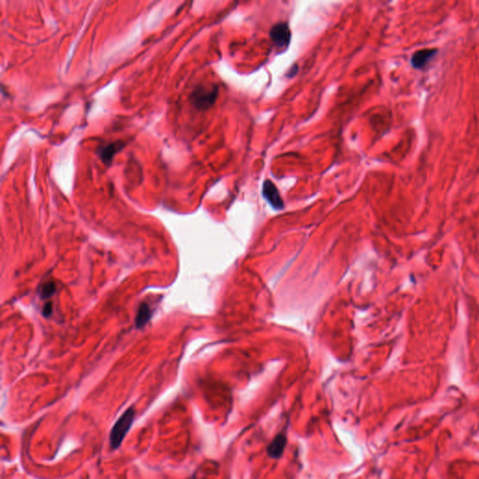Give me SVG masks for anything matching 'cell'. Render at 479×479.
Returning a JSON list of instances; mask_svg holds the SVG:
<instances>
[{
    "mask_svg": "<svg viewBox=\"0 0 479 479\" xmlns=\"http://www.w3.org/2000/svg\"><path fill=\"white\" fill-rule=\"evenodd\" d=\"M135 417V410L134 408L130 407L127 409L125 413L116 421V424L112 427L110 435V447L112 449H117L121 446L122 442L125 439L128 430H130Z\"/></svg>",
    "mask_w": 479,
    "mask_h": 479,
    "instance_id": "cell-1",
    "label": "cell"
},
{
    "mask_svg": "<svg viewBox=\"0 0 479 479\" xmlns=\"http://www.w3.org/2000/svg\"><path fill=\"white\" fill-rule=\"evenodd\" d=\"M217 95H218L217 86L199 85L194 89L192 94L190 95V102L198 110H208L215 104V100L217 99Z\"/></svg>",
    "mask_w": 479,
    "mask_h": 479,
    "instance_id": "cell-2",
    "label": "cell"
},
{
    "mask_svg": "<svg viewBox=\"0 0 479 479\" xmlns=\"http://www.w3.org/2000/svg\"><path fill=\"white\" fill-rule=\"evenodd\" d=\"M270 37L273 44L279 48H287L290 43L291 33L286 22H279L270 29Z\"/></svg>",
    "mask_w": 479,
    "mask_h": 479,
    "instance_id": "cell-3",
    "label": "cell"
},
{
    "mask_svg": "<svg viewBox=\"0 0 479 479\" xmlns=\"http://www.w3.org/2000/svg\"><path fill=\"white\" fill-rule=\"evenodd\" d=\"M287 446V432L286 431L278 432L267 446V456L271 460L281 459Z\"/></svg>",
    "mask_w": 479,
    "mask_h": 479,
    "instance_id": "cell-4",
    "label": "cell"
},
{
    "mask_svg": "<svg viewBox=\"0 0 479 479\" xmlns=\"http://www.w3.org/2000/svg\"><path fill=\"white\" fill-rule=\"evenodd\" d=\"M262 194L265 199L271 205L272 208L276 210H282L284 208V201L282 199L281 195L276 186L270 182V180H266L263 184Z\"/></svg>",
    "mask_w": 479,
    "mask_h": 479,
    "instance_id": "cell-5",
    "label": "cell"
},
{
    "mask_svg": "<svg viewBox=\"0 0 479 479\" xmlns=\"http://www.w3.org/2000/svg\"><path fill=\"white\" fill-rule=\"evenodd\" d=\"M126 146V143L122 141H117L116 143L106 144L102 148L99 149V155L100 159L105 165L110 166L115 155Z\"/></svg>",
    "mask_w": 479,
    "mask_h": 479,
    "instance_id": "cell-6",
    "label": "cell"
},
{
    "mask_svg": "<svg viewBox=\"0 0 479 479\" xmlns=\"http://www.w3.org/2000/svg\"><path fill=\"white\" fill-rule=\"evenodd\" d=\"M436 54V49H423L418 51L412 56L411 64L415 69L422 70L429 64V62L435 57Z\"/></svg>",
    "mask_w": 479,
    "mask_h": 479,
    "instance_id": "cell-7",
    "label": "cell"
},
{
    "mask_svg": "<svg viewBox=\"0 0 479 479\" xmlns=\"http://www.w3.org/2000/svg\"><path fill=\"white\" fill-rule=\"evenodd\" d=\"M151 318V310L146 303H142L136 316V326L137 328H143Z\"/></svg>",
    "mask_w": 479,
    "mask_h": 479,
    "instance_id": "cell-8",
    "label": "cell"
},
{
    "mask_svg": "<svg viewBox=\"0 0 479 479\" xmlns=\"http://www.w3.org/2000/svg\"><path fill=\"white\" fill-rule=\"evenodd\" d=\"M55 289H56V287H55V284L54 282L46 283L40 289V297L42 299H48V298L52 297L55 294Z\"/></svg>",
    "mask_w": 479,
    "mask_h": 479,
    "instance_id": "cell-9",
    "label": "cell"
},
{
    "mask_svg": "<svg viewBox=\"0 0 479 479\" xmlns=\"http://www.w3.org/2000/svg\"><path fill=\"white\" fill-rule=\"evenodd\" d=\"M52 311H53V305H52V303H47V304H45L44 307L42 309V314H43V315L46 316V317H48V316H50L51 314H52Z\"/></svg>",
    "mask_w": 479,
    "mask_h": 479,
    "instance_id": "cell-10",
    "label": "cell"
}]
</instances>
